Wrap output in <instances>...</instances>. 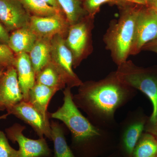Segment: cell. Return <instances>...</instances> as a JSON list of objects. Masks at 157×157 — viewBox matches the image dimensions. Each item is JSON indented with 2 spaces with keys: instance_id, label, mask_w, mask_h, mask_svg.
Segmentation results:
<instances>
[{
  "instance_id": "1",
  "label": "cell",
  "mask_w": 157,
  "mask_h": 157,
  "mask_svg": "<svg viewBox=\"0 0 157 157\" xmlns=\"http://www.w3.org/2000/svg\"><path fill=\"white\" fill-rule=\"evenodd\" d=\"M78 87V93L73 95V101L88 116L92 123L101 129L113 125L116 110L135 94V89L121 80L116 71L99 81L82 82Z\"/></svg>"
},
{
  "instance_id": "2",
  "label": "cell",
  "mask_w": 157,
  "mask_h": 157,
  "mask_svg": "<svg viewBox=\"0 0 157 157\" xmlns=\"http://www.w3.org/2000/svg\"><path fill=\"white\" fill-rule=\"evenodd\" d=\"M144 5L131 3L119 7V17L111 21L104 34L106 49L117 66L126 61L130 56L137 17Z\"/></svg>"
},
{
  "instance_id": "3",
  "label": "cell",
  "mask_w": 157,
  "mask_h": 157,
  "mask_svg": "<svg viewBox=\"0 0 157 157\" xmlns=\"http://www.w3.org/2000/svg\"><path fill=\"white\" fill-rule=\"evenodd\" d=\"M70 87L63 91V104L50 117L62 121L70 130L73 143L83 144L105 136V131L94 125L82 114L73 101Z\"/></svg>"
},
{
  "instance_id": "4",
  "label": "cell",
  "mask_w": 157,
  "mask_h": 157,
  "mask_svg": "<svg viewBox=\"0 0 157 157\" xmlns=\"http://www.w3.org/2000/svg\"><path fill=\"white\" fill-rule=\"evenodd\" d=\"M119 78L131 87L142 92L151 101L153 112L150 118L152 124L157 122V76L150 70L136 66L127 60L117 66Z\"/></svg>"
},
{
  "instance_id": "5",
  "label": "cell",
  "mask_w": 157,
  "mask_h": 157,
  "mask_svg": "<svg viewBox=\"0 0 157 157\" xmlns=\"http://www.w3.org/2000/svg\"><path fill=\"white\" fill-rule=\"evenodd\" d=\"M94 18L87 15L69 28L65 41L73 55L74 68L77 67L93 52Z\"/></svg>"
},
{
  "instance_id": "6",
  "label": "cell",
  "mask_w": 157,
  "mask_h": 157,
  "mask_svg": "<svg viewBox=\"0 0 157 157\" xmlns=\"http://www.w3.org/2000/svg\"><path fill=\"white\" fill-rule=\"evenodd\" d=\"M50 62L61 75L67 86L72 88L82 84L73 71V55L67 46L65 37L57 35L52 39Z\"/></svg>"
},
{
  "instance_id": "7",
  "label": "cell",
  "mask_w": 157,
  "mask_h": 157,
  "mask_svg": "<svg viewBox=\"0 0 157 157\" xmlns=\"http://www.w3.org/2000/svg\"><path fill=\"white\" fill-rule=\"evenodd\" d=\"M156 39L157 12L148 6L144 5L137 17L130 56L139 53L147 44Z\"/></svg>"
},
{
  "instance_id": "8",
  "label": "cell",
  "mask_w": 157,
  "mask_h": 157,
  "mask_svg": "<svg viewBox=\"0 0 157 157\" xmlns=\"http://www.w3.org/2000/svg\"><path fill=\"white\" fill-rule=\"evenodd\" d=\"M25 127L15 123L6 128L8 139L13 143L17 142L19 146V157H49L51 150L44 137L37 140L30 139L23 134Z\"/></svg>"
},
{
  "instance_id": "9",
  "label": "cell",
  "mask_w": 157,
  "mask_h": 157,
  "mask_svg": "<svg viewBox=\"0 0 157 157\" xmlns=\"http://www.w3.org/2000/svg\"><path fill=\"white\" fill-rule=\"evenodd\" d=\"M7 113L12 114L30 126L39 136H44L52 140V131L49 118L45 117L29 103L23 101L7 109Z\"/></svg>"
},
{
  "instance_id": "10",
  "label": "cell",
  "mask_w": 157,
  "mask_h": 157,
  "mask_svg": "<svg viewBox=\"0 0 157 157\" xmlns=\"http://www.w3.org/2000/svg\"><path fill=\"white\" fill-rule=\"evenodd\" d=\"M29 26L39 37L52 38L59 35L66 38L70 24L63 13L46 17L31 16Z\"/></svg>"
},
{
  "instance_id": "11",
  "label": "cell",
  "mask_w": 157,
  "mask_h": 157,
  "mask_svg": "<svg viewBox=\"0 0 157 157\" xmlns=\"http://www.w3.org/2000/svg\"><path fill=\"white\" fill-rule=\"evenodd\" d=\"M30 17L20 0H0V22L9 33L28 25Z\"/></svg>"
},
{
  "instance_id": "12",
  "label": "cell",
  "mask_w": 157,
  "mask_h": 157,
  "mask_svg": "<svg viewBox=\"0 0 157 157\" xmlns=\"http://www.w3.org/2000/svg\"><path fill=\"white\" fill-rule=\"evenodd\" d=\"M0 98L6 110L24 100L14 66L6 68L0 75Z\"/></svg>"
},
{
  "instance_id": "13",
  "label": "cell",
  "mask_w": 157,
  "mask_h": 157,
  "mask_svg": "<svg viewBox=\"0 0 157 157\" xmlns=\"http://www.w3.org/2000/svg\"><path fill=\"white\" fill-rule=\"evenodd\" d=\"M144 128V121L135 117L134 113L129 116L123 123L120 133L121 145L128 157H132Z\"/></svg>"
},
{
  "instance_id": "14",
  "label": "cell",
  "mask_w": 157,
  "mask_h": 157,
  "mask_svg": "<svg viewBox=\"0 0 157 157\" xmlns=\"http://www.w3.org/2000/svg\"><path fill=\"white\" fill-rule=\"evenodd\" d=\"M14 67L17 72L23 100L27 101L29 92L36 83V73L30 60L29 54L22 53L15 55Z\"/></svg>"
},
{
  "instance_id": "15",
  "label": "cell",
  "mask_w": 157,
  "mask_h": 157,
  "mask_svg": "<svg viewBox=\"0 0 157 157\" xmlns=\"http://www.w3.org/2000/svg\"><path fill=\"white\" fill-rule=\"evenodd\" d=\"M37 39V35L29 25H27L11 32L8 45L15 55L29 54Z\"/></svg>"
},
{
  "instance_id": "16",
  "label": "cell",
  "mask_w": 157,
  "mask_h": 157,
  "mask_svg": "<svg viewBox=\"0 0 157 157\" xmlns=\"http://www.w3.org/2000/svg\"><path fill=\"white\" fill-rule=\"evenodd\" d=\"M57 91L52 88L36 82L30 90L28 101L45 117L50 118V113L47 108L51 99Z\"/></svg>"
},
{
  "instance_id": "17",
  "label": "cell",
  "mask_w": 157,
  "mask_h": 157,
  "mask_svg": "<svg viewBox=\"0 0 157 157\" xmlns=\"http://www.w3.org/2000/svg\"><path fill=\"white\" fill-rule=\"evenodd\" d=\"M52 39L38 37L35 45L29 53L36 74L51 61Z\"/></svg>"
},
{
  "instance_id": "18",
  "label": "cell",
  "mask_w": 157,
  "mask_h": 157,
  "mask_svg": "<svg viewBox=\"0 0 157 157\" xmlns=\"http://www.w3.org/2000/svg\"><path fill=\"white\" fill-rule=\"evenodd\" d=\"M36 82L55 89L57 91L65 88L66 82L51 62L36 74Z\"/></svg>"
},
{
  "instance_id": "19",
  "label": "cell",
  "mask_w": 157,
  "mask_h": 157,
  "mask_svg": "<svg viewBox=\"0 0 157 157\" xmlns=\"http://www.w3.org/2000/svg\"><path fill=\"white\" fill-rule=\"evenodd\" d=\"M52 140L54 146L53 157H76L68 146L65 139L63 130L60 125L52 121L50 122Z\"/></svg>"
},
{
  "instance_id": "20",
  "label": "cell",
  "mask_w": 157,
  "mask_h": 157,
  "mask_svg": "<svg viewBox=\"0 0 157 157\" xmlns=\"http://www.w3.org/2000/svg\"><path fill=\"white\" fill-rule=\"evenodd\" d=\"M70 25L88 15L82 6V0H57Z\"/></svg>"
},
{
  "instance_id": "21",
  "label": "cell",
  "mask_w": 157,
  "mask_h": 157,
  "mask_svg": "<svg viewBox=\"0 0 157 157\" xmlns=\"http://www.w3.org/2000/svg\"><path fill=\"white\" fill-rule=\"evenodd\" d=\"M157 139L152 135L144 134L136 144L132 157H157Z\"/></svg>"
},
{
  "instance_id": "22",
  "label": "cell",
  "mask_w": 157,
  "mask_h": 157,
  "mask_svg": "<svg viewBox=\"0 0 157 157\" xmlns=\"http://www.w3.org/2000/svg\"><path fill=\"white\" fill-rule=\"evenodd\" d=\"M20 1L31 16L46 17L58 13H63L49 6L44 0H20Z\"/></svg>"
},
{
  "instance_id": "23",
  "label": "cell",
  "mask_w": 157,
  "mask_h": 157,
  "mask_svg": "<svg viewBox=\"0 0 157 157\" xmlns=\"http://www.w3.org/2000/svg\"><path fill=\"white\" fill-rule=\"evenodd\" d=\"M82 6L88 15L95 17L100 11L101 6L104 4L116 5L118 7L131 3L145 5L142 1H128V0H82Z\"/></svg>"
},
{
  "instance_id": "24",
  "label": "cell",
  "mask_w": 157,
  "mask_h": 157,
  "mask_svg": "<svg viewBox=\"0 0 157 157\" xmlns=\"http://www.w3.org/2000/svg\"><path fill=\"white\" fill-rule=\"evenodd\" d=\"M0 157H19V152L11 147L4 132L0 131Z\"/></svg>"
},
{
  "instance_id": "25",
  "label": "cell",
  "mask_w": 157,
  "mask_h": 157,
  "mask_svg": "<svg viewBox=\"0 0 157 157\" xmlns=\"http://www.w3.org/2000/svg\"><path fill=\"white\" fill-rule=\"evenodd\" d=\"M15 55L6 44L0 43V64L5 67L14 66Z\"/></svg>"
},
{
  "instance_id": "26",
  "label": "cell",
  "mask_w": 157,
  "mask_h": 157,
  "mask_svg": "<svg viewBox=\"0 0 157 157\" xmlns=\"http://www.w3.org/2000/svg\"><path fill=\"white\" fill-rule=\"evenodd\" d=\"M9 36L8 31L0 22V43L8 45Z\"/></svg>"
},
{
  "instance_id": "27",
  "label": "cell",
  "mask_w": 157,
  "mask_h": 157,
  "mask_svg": "<svg viewBox=\"0 0 157 157\" xmlns=\"http://www.w3.org/2000/svg\"><path fill=\"white\" fill-rule=\"evenodd\" d=\"M151 51L157 53V39L147 44L142 48V50Z\"/></svg>"
},
{
  "instance_id": "28",
  "label": "cell",
  "mask_w": 157,
  "mask_h": 157,
  "mask_svg": "<svg viewBox=\"0 0 157 157\" xmlns=\"http://www.w3.org/2000/svg\"><path fill=\"white\" fill-rule=\"evenodd\" d=\"M44 1L49 6L55 8L56 9H57L59 11L63 12L57 0H44Z\"/></svg>"
},
{
  "instance_id": "29",
  "label": "cell",
  "mask_w": 157,
  "mask_h": 157,
  "mask_svg": "<svg viewBox=\"0 0 157 157\" xmlns=\"http://www.w3.org/2000/svg\"><path fill=\"white\" fill-rule=\"evenodd\" d=\"M147 6L151 7L157 12V0H153L146 4Z\"/></svg>"
},
{
  "instance_id": "30",
  "label": "cell",
  "mask_w": 157,
  "mask_h": 157,
  "mask_svg": "<svg viewBox=\"0 0 157 157\" xmlns=\"http://www.w3.org/2000/svg\"><path fill=\"white\" fill-rule=\"evenodd\" d=\"M153 136H154L157 139V122L154 124V128L151 130Z\"/></svg>"
},
{
  "instance_id": "31",
  "label": "cell",
  "mask_w": 157,
  "mask_h": 157,
  "mask_svg": "<svg viewBox=\"0 0 157 157\" xmlns=\"http://www.w3.org/2000/svg\"><path fill=\"white\" fill-rule=\"evenodd\" d=\"M2 72L0 73V75H1ZM5 109H6V107H5L4 104H3L2 102L1 101V98H0V111H4Z\"/></svg>"
},
{
  "instance_id": "32",
  "label": "cell",
  "mask_w": 157,
  "mask_h": 157,
  "mask_svg": "<svg viewBox=\"0 0 157 157\" xmlns=\"http://www.w3.org/2000/svg\"><path fill=\"white\" fill-rule=\"evenodd\" d=\"M9 115H10V114L8 113H7L6 114H3V115L1 116H0V120H2L3 119H6L7 117H8V116Z\"/></svg>"
},
{
  "instance_id": "33",
  "label": "cell",
  "mask_w": 157,
  "mask_h": 157,
  "mask_svg": "<svg viewBox=\"0 0 157 157\" xmlns=\"http://www.w3.org/2000/svg\"><path fill=\"white\" fill-rule=\"evenodd\" d=\"M6 69V68L4 66L0 64V73L3 72Z\"/></svg>"
},
{
  "instance_id": "34",
  "label": "cell",
  "mask_w": 157,
  "mask_h": 157,
  "mask_svg": "<svg viewBox=\"0 0 157 157\" xmlns=\"http://www.w3.org/2000/svg\"><path fill=\"white\" fill-rule=\"evenodd\" d=\"M138 1H142V2H144L146 3L147 4V3L151 2V1H153V0H138Z\"/></svg>"
},
{
  "instance_id": "35",
  "label": "cell",
  "mask_w": 157,
  "mask_h": 157,
  "mask_svg": "<svg viewBox=\"0 0 157 157\" xmlns=\"http://www.w3.org/2000/svg\"><path fill=\"white\" fill-rule=\"evenodd\" d=\"M117 157V156H111V157Z\"/></svg>"
},
{
  "instance_id": "36",
  "label": "cell",
  "mask_w": 157,
  "mask_h": 157,
  "mask_svg": "<svg viewBox=\"0 0 157 157\" xmlns=\"http://www.w3.org/2000/svg\"><path fill=\"white\" fill-rule=\"evenodd\" d=\"M128 1H135V0H128ZM138 1V0H137Z\"/></svg>"
},
{
  "instance_id": "37",
  "label": "cell",
  "mask_w": 157,
  "mask_h": 157,
  "mask_svg": "<svg viewBox=\"0 0 157 157\" xmlns=\"http://www.w3.org/2000/svg\"></svg>"
}]
</instances>
